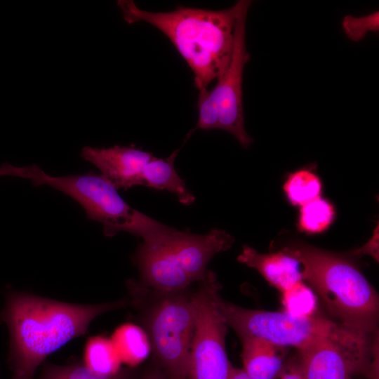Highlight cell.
I'll list each match as a JSON object with an SVG mask.
<instances>
[{
    "instance_id": "obj_10",
    "label": "cell",
    "mask_w": 379,
    "mask_h": 379,
    "mask_svg": "<svg viewBox=\"0 0 379 379\" xmlns=\"http://www.w3.org/2000/svg\"><path fill=\"white\" fill-rule=\"evenodd\" d=\"M161 244L182 269L195 282L204 279L210 260L230 249L234 237L222 230L213 229L206 234H194L175 230Z\"/></svg>"
},
{
    "instance_id": "obj_20",
    "label": "cell",
    "mask_w": 379,
    "mask_h": 379,
    "mask_svg": "<svg viewBox=\"0 0 379 379\" xmlns=\"http://www.w3.org/2000/svg\"><path fill=\"white\" fill-rule=\"evenodd\" d=\"M281 294L284 311L298 317L317 314V298L312 288L304 281L298 282Z\"/></svg>"
},
{
    "instance_id": "obj_25",
    "label": "cell",
    "mask_w": 379,
    "mask_h": 379,
    "mask_svg": "<svg viewBox=\"0 0 379 379\" xmlns=\"http://www.w3.org/2000/svg\"><path fill=\"white\" fill-rule=\"evenodd\" d=\"M29 171L30 166L18 167L6 163L0 166V177L10 175L27 179Z\"/></svg>"
},
{
    "instance_id": "obj_2",
    "label": "cell",
    "mask_w": 379,
    "mask_h": 379,
    "mask_svg": "<svg viewBox=\"0 0 379 379\" xmlns=\"http://www.w3.org/2000/svg\"><path fill=\"white\" fill-rule=\"evenodd\" d=\"M124 20L145 22L164 33L194 74L199 98L226 72L232 54L239 3L220 11L178 7L170 12H150L133 1H118Z\"/></svg>"
},
{
    "instance_id": "obj_27",
    "label": "cell",
    "mask_w": 379,
    "mask_h": 379,
    "mask_svg": "<svg viewBox=\"0 0 379 379\" xmlns=\"http://www.w3.org/2000/svg\"><path fill=\"white\" fill-rule=\"evenodd\" d=\"M228 379H251L243 370L231 364Z\"/></svg>"
},
{
    "instance_id": "obj_1",
    "label": "cell",
    "mask_w": 379,
    "mask_h": 379,
    "mask_svg": "<svg viewBox=\"0 0 379 379\" xmlns=\"http://www.w3.org/2000/svg\"><path fill=\"white\" fill-rule=\"evenodd\" d=\"M129 306L130 299L81 305L10 293L1 319L9 331L8 362L13 375L33 379L36 368L48 355L86 334L97 317Z\"/></svg>"
},
{
    "instance_id": "obj_12",
    "label": "cell",
    "mask_w": 379,
    "mask_h": 379,
    "mask_svg": "<svg viewBox=\"0 0 379 379\" xmlns=\"http://www.w3.org/2000/svg\"><path fill=\"white\" fill-rule=\"evenodd\" d=\"M81 157L95 165L117 190L142 185V173L152 154L133 146L108 148L84 147Z\"/></svg>"
},
{
    "instance_id": "obj_23",
    "label": "cell",
    "mask_w": 379,
    "mask_h": 379,
    "mask_svg": "<svg viewBox=\"0 0 379 379\" xmlns=\"http://www.w3.org/2000/svg\"><path fill=\"white\" fill-rule=\"evenodd\" d=\"M378 222L369 240L361 247L352 251L351 253L354 255H368L378 262Z\"/></svg>"
},
{
    "instance_id": "obj_14",
    "label": "cell",
    "mask_w": 379,
    "mask_h": 379,
    "mask_svg": "<svg viewBox=\"0 0 379 379\" xmlns=\"http://www.w3.org/2000/svg\"><path fill=\"white\" fill-rule=\"evenodd\" d=\"M243 370L251 379H275L284 366V347L265 340H241Z\"/></svg>"
},
{
    "instance_id": "obj_7",
    "label": "cell",
    "mask_w": 379,
    "mask_h": 379,
    "mask_svg": "<svg viewBox=\"0 0 379 379\" xmlns=\"http://www.w3.org/2000/svg\"><path fill=\"white\" fill-rule=\"evenodd\" d=\"M218 309L227 326L244 339L257 338L281 347L302 351L331 334L340 324L315 314L298 317L285 311L250 310L223 300L218 293Z\"/></svg>"
},
{
    "instance_id": "obj_17",
    "label": "cell",
    "mask_w": 379,
    "mask_h": 379,
    "mask_svg": "<svg viewBox=\"0 0 379 379\" xmlns=\"http://www.w3.org/2000/svg\"><path fill=\"white\" fill-rule=\"evenodd\" d=\"M122 363L135 366L149 354L152 347L149 337L142 327L133 324L119 326L110 338Z\"/></svg>"
},
{
    "instance_id": "obj_26",
    "label": "cell",
    "mask_w": 379,
    "mask_h": 379,
    "mask_svg": "<svg viewBox=\"0 0 379 379\" xmlns=\"http://www.w3.org/2000/svg\"><path fill=\"white\" fill-rule=\"evenodd\" d=\"M142 379H168V378L160 368H154L147 371Z\"/></svg>"
},
{
    "instance_id": "obj_24",
    "label": "cell",
    "mask_w": 379,
    "mask_h": 379,
    "mask_svg": "<svg viewBox=\"0 0 379 379\" xmlns=\"http://www.w3.org/2000/svg\"><path fill=\"white\" fill-rule=\"evenodd\" d=\"M275 379H305L299 359L285 362L281 371Z\"/></svg>"
},
{
    "instance_id": "obj_9",
    "label": "cell",
    "mask_w": 379,
    "mask_h": 379,
    "mask_svg": "<svg viewBox=\"0 0 379 379\" xmlns=\"http://www.w3.org/2000/svg\"><path fill=\"white\" fill-rule=\"evenodd\" d=\"M370 337L342 324L328 336L300 351L299 361L305 379L369 378L376 349Z\"/></svg>"
},
{
    "instance_id": "obj_3",
    "label": "cell",
    "mask_w": 379,
    "mask_h": 379,
    "mask_svg": "<svg viewBox=\"0 0 379 379\" xmlns=\"http://www.w3.org/2000/svg\"><path fill=\"white\" fill-rule=\"evenodd\" d=\"M284 251L302 266V275L328 310L346 328L371 336L378 321V296L360 269L347 257L305 242Z\"/></svg>"
},
{
    "instance_id": "obj_22",
    "label": "cell",
    "mask_w": 379,
    "mask_h": 379,
    "mask_svg": "<svg viewBox=\"0 0 379 379\" xmlns=\"http://www.w3.org/2000/svg\"><path fill=\"white\" fill-rule=\"evenodd\" d=\"M342 28L350 40L359 42L368 33L379 31V12L376 11L360 17L347 15L342 20Z\"/></svg>"
},
{
    "instance_id": "obj_6",
    "label": "cell",
    "mask_w": 379,
    "mask_h": 379,
    "mask_svg": "<svg viewBox=\"0 0 379 379\" xmlns=\"http://www.w3.org/2000/svg\"><path fill=\"white\" fill-rule=\"evenodd\" d=\"M229 66L216 85L198 98L199 118L194 130L219 128L231 134L244 147L253 142L245 129L243 109V72L250 56L246 47V21L251 1L239 0Z\"/></svg>"
},
{
    "instance_id": "obj_21",
    "label": "cell",
    "mask_w": 379,
    "mask_h": 379,
    "mask_svg": "<svg viewBox=\"0 0 379 379\" xmlns=\"http://www.w3.org/2000/svg\"><path fill=\"white\" fill-rule=\"evenodd\" d=\"M39 379H132L127 369L105 375L98 373L85 364L74 363L67 365L48 364L44 366Z\"/></svg>"
},
{
    "instance_id": "obj_11",
    "label": "cell",
    "mask_w": 379,
    "mask_h": 379,
    "mask_svg": "<svg viewBox=\"0 0 379 379\" xmlns=\"http://www.w3.org/2000/svg\"><path fill=\"white\" fill-rule=\"evenodd\" d=\"M161 240L143 241L134 253L133 260L140 272L139 284L160 293L187 291L194 281L166 251Z\"/></svg>"
},
{
    "instance_id": "obj_15",
    "label": "cell",
    "mask_w": 379,
    "mask_h": 379,
    "mask_svg": "<svg viewBox=\"0 0 379 379\" xmlns=\"http://www.w3.org/2000/svg\"><path fill=\"white\" fill-rule=\"evenodd\" d=\"M178 152L176 149L166 159L154 157L149 161L143 170L142 185L168 190L174 194L181 204L189 206L194 201L195 197L175 168Z\"/></svg>"
},
{
    "instance_id": "obj_13",
    "label": "cell",
    "mask_w": 379,
    "mask_h": 379,
    "mask_svg": "<svg viewBox=\"0 0 379 379\" xmlns=\"http://www.w3.org/2000/svg\"><path fill=\"white\" fill-rule=\"evenodd\" d=\"M237 260L258 271L281 293L303 281L300 263L283 250L261 253L251 246H244Z\"/></svg>"
},
{
    "instance_id": "obj_5",
    "label": "cell",
    "mask_w": 379,
    "mask_h": 379,
    "mask_svg": "<svg viewBox=\"0 0 379 379\" xmlns=\"http://www.w3.org/2000/svg\"><path fill=\"white\" fill-rule=\"evenodd\" d=\"M28 179L35 185H48L72 197L88 218L102 224L107 237L126 232L142 237L144 242H154L175 230L131 207L101 174L53 176L37 166H30Z\"/></svg>"
},
{
    "instance_id": "obj_18",
    "label": "cell",
    "mask_w": 379,
    "mask_h": 379,
    "mask_svg": "<svg viewBox=\"0 0 379 379\" xmlns=\"http://www.w3.org/2000/svg\"><path fill=\"white\" fill-rule=\"evenodd\" d=\"M336 218L335 204L321 196L299 208L295 227L307 235L321 234L331 228Z\"/></svg>"
},
{
    "instance_id": "obj_28",
    "label": "cell",
    "mask_w": 379,
    "mask_h": 379,
    "mask_svg": "<svg viewBox=\"0 0 379 379\" xmlns=\"http://www.w3.org/2000/svg\"><path fill=\"white\" fill-rule=\"evenodd\" d=\"M12 379H22V378H19L18 376H16V375H13Z\"/></svg>"
},
{
    "instance_id": "obj_19",
    "label": "cell",
    "mask_w": 379,
    "mask_h": 379,
    "mask_svg": "<svg viewBox=\"0 0 379 379\" xmlns=\"http://www.w3.org/2000/svg\"><path fill=\"white\" fill-rule=\"evenodd\" d=\"M85 364L93 371L110 375L121 368V359L110 339L97 335L90 338L84 350Z\"/></svg>"
},
{
    "instance_id": "obj_4",
    "label": "cell",
    "mask_w": 379,
    "mask_h": 379,
    "mask_svg": "<svg viewBox=\"0 0 379 379\" xmlns=\"http://www.w3.org/2000/svg\"><path fill=\"white\" fill-rule=\"evenodd\" d=\"M131 306L141 319L160 368L168 379H187L196 310L187 291L160 293L135 280L128 281Z\"/></svg>"
},
{
    "instance_id": "obj_16",
    "label": "cell",
    "mask_w": 379,
    "mask_h": 379,
    "mask_svg": "<svg viewBox=\"0 0 379 379\" xmlns=\"http://www.w3.org/2000/svg\"><path fill=\"white\" fill-rule=\"evenodd\" d=\"M282 190L286 201L293 207H301L322 196L324 185L312 164L287 173Z\"/></svg>"
},
{
    "instance_id": "obj_8",
    "label": "cell",
    "mask_w": 379,
    "mask_h": 379,
    "mask_svg": "<svg viewBox=\"0 0 379 379\" xmlns=\"http://www.w3.org/2000/svg\"><path fill=\"white\" fill-rule=\"evenodd\" d=\"M198 282L192 293L196 321L187 379H228L231 363L225 347L227 325L215 300L220 285L211 271Z\"/></svg>"
}]
</instances>
